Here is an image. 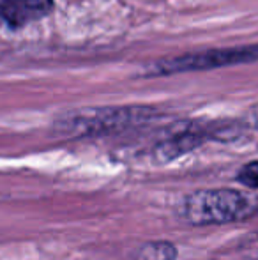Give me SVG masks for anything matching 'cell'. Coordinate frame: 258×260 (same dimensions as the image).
<instances>
[{
    "instance_id": "cell-3",
    "label": "cell",
    "mask_w": 258,
    "mask_h": 260,
    "mask_svg": "<svg viewBox=\"0 0 258 260\" xmlns=\"http://www.w3.org/2000/svg\"><path fill=\"white\" fill-rule=\"evenodd\" d=\"M52 9L53 0H4L0 4V23L9 28H21L45 18Z\"/></svg>"
},
{
    "instance_id": "cell-8",
    "label": "cell",
    "mask_w": 258,
    "mask_h": 260,
    "mask_svg": "<svg viewBox=\"0 0 258 260\" xmlns=\"http://www.w3.org/2000/svg\"><path fill=\"white\" fill-rule=\"evenodd\" d=\"M244 251L249 253V257L258 258V232L251 234V237L244 243Z\"/></svg>"
},
{
    "instance_id": "cell-2",
    "label": "cell",
    "mask_w": 258,
    "mask_h": 260,
    "mask_svg": "<svg viewBox=\"0 0 258 260\" xmlns=\"http://www.w3.org/2000/svg\"><path fill=\"white\" fill-rule=\"evenodd\" d=\"M258 60V46H235V48H216L182 55L173 60H165L156 66L159 75H172L182 71H203V69L225 68L241 62Z\"/></svg>"
},
{
    "instance_id": "cell-4",
    "label": "cell",
    "mask_w": 258,
    "mask_h": 260,
    "mask_svg": "<svg viewBox=\"0 0 258 260\" xmlns=\"http://www.w3.org/2000/svg\"><path fill=\"white\" fill-rule=\"evenodd\" d=\"M136 115H133V110H101L96 113H85L76 117L69 122V129L78 135H97L106 131L119 129L122 126H128Z\"/></svg>"
},
{
    "instance_id": "cell-9",
    "label": "cell",
    "mask_w": 258,
    "mask_h": 260,
    "mask_svg": "<svg viewBox=\"0 0 258 260\" xmlns=\"http://www.w3.org/2000/svg\"><path fill=\"white\" fill-rule=\"evenodd\" d=\"M248 120H249V124H251L253 127H256V129H258V105H255L251 110H249Z\"/></svg>"
},
{
    "instance_id": "cell-6",
    "label": "cell",
    "mask_w": 258,
    "mask_h": 260,
    "mask_svg": "<svg viewBox=\"0 0 258 260\" xmlns=\"http://www.w3.org/2000/svg\"><path fill=\"white\" fill-rule=\"evenodd\" d=\"M200 144V138L196 135H180V137L173 138V140L166 142L159 147L158 154L163 161L175 159L177 156L184 154V152H190L191 149H195Z\"/></svg>"
},
{
    "instance_id": "cell-5",
    "label": "cell",
    "mask_w": 258,
    "mask_h": 260,
    "mask_svg": "<svg viewBox=\"0 0 258 260\" xmlns=\"http://www.w3.org/2000/svg\"><path fill=\"white\" fill-rule=\"evenodd\" d=\"M177 248L166 241H151L140 246L133 255V260H175Z\"/></svg>"
},
{
    "instance_id": "cell-1",
    "label": "cell",
    "mask_w": 258,
    "mask_h": 260,
    "mask_svg": "<svg viewBox=\"0 0 258 260\" xmlns=\"http://www.w3.org/2000/svg\"><path fill=\"white\" fill-rule=\"evenodd\" d=\"M180 211L191 225H223L251 216L256 204L235 189H203L188 195Z\"/></svg>"
},
{
    "instance_id": "cell-7",
    "label": "cell",
    "mask_w": 258,
    "mask_h": 260,
    "mask_svg": "<svg viewBox=\"0 0 258 260\" xmlns=\"http://www.w3.org/2000/svg\"><path fill=\"white\" fill-rule=\"evenodd\" d=\"M237 181L241 184H244L246 188L258 189V161H251V163L244 165V167L239 170Z\"/></svg>"
}]
</instances>
